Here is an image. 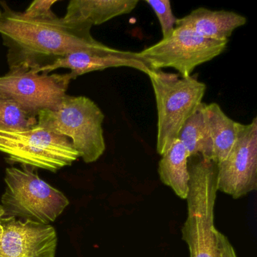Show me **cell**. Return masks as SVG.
<instances>
[{
	"instance_id": "1",
	"label": "cell",
	"mask_w": 257,
	"mask_h": 257,
	"mask_svg": "<svg viewBox=\"0 0 257 257\" xmlns=\"http://www.w3.org/2000/svg\"><path fill=\"white\" fill-rule=\"evenodd\" d=\"M0 17V36L8 48L10 71H31L76 52H98L108 47L91 34L87 23L68 22L55 16L29 19L4 5Z\"/></svg>"
},
{
	"instance_id": "2",
	"label": "cell",
	"mask_w": 257,
	"mask_h": 257,
	"mask_svg": "<svg viewBox=\"0 0 257 257\" xmlns=\"http://www.w3.org/2000/svg\"><path fill=\"white\" fill-rule=\"evenodd\" d=\"M189 159L188 215L182 237L189 246V257H219L214 225L217 165L201 156Z\"/></svg>"
},
{
	"instance_id": "3",
	"label": "cell",
	"mask_w": 257,
	"mask_h": 257,
	"mask_svg": "<svg viewBox=\"0 0 257 257\" xmlns=\"http://www.w3.org/2000/svg\"><path fill=\"white\" fill-rule=\"evenodd\" d=\"M104 118L100 107L88 97L66 95L56 109L38 112L37 125L67 137L82 160L92 163L106 150Z\"/></svg>"
},
{
	"instance_id": "4",
	"label": "cell",
	"mask_w": 257,
	"mask_h": 257,
	"mask_svg": "<svg viewBox=\"0 0 257 257\" xmlns=\"http://www.w3.org/2000/svg\"><path fill=\"white\" fill-rule=\"evenodd\" d=\"M158 112L156 150L165 154L177 139L186 121L198 110L207 86L198 76L180 79L178 74L159 71L149 73Z\"/></svg>"
},
{
	"instance_id": "5",
	"label": "cell",
	"mask_w": 257,
	"mask_h": 257,
	"mask_svg": "<svg viewBox=\"0 0 257 257\" xmlns=\"http://www.w3.org/2000/svg\"><path fill=\"white\" fill-rule=\"evenodd\" d=\"M35 169L27 165L7 168L1 205L9 217L49 225L70 202L63 192L42 180Z\"/></svg>"
},
{
	"instance_id": "6",
	"label": "cell",
	"mask_w": 257,
	"mask_h": 257,
	"mask_svg": "<svg viewBox=\"0 0 257 257\" xmlns=\"http://www.w3.org/2000/svg\"><path fill=\"white\" fill-rule=\"evenodd\" d=\"M0 153L8 156L10 164L56 172L80 158L71 141L37 125L17 132L0 129Z\"/></svg>"
},
{
	"instance_id": "7",
	"label": "cell",
	"mask_w": 257,
	"mask_h": 257,
	"mask_svg": "<svg viewBox=\"0 0 257 257\" xmlns=\"http://www.w3.org/2000/svg\"><path fill=\"white\" fill-rule=\"evenodd\" d=\"M228 42L207 40L189 28L176 26L169 35L138 55L153 71L173 68L187 78L197 67L223 53Z\"/></svg>"
},
{
	"instance_id": "8",
	"label": "cell",
	"mask_w": 257,
	"mask_h": 257,
	"mask_svg": "<svg viewBox=\"0 0 257 257\" xmlns=\"http://www.w3.org/2000/svg\"><path fill=\"white\" fill-rule=\"evenodd\" d=\"M70 73L39 74L31 71H9L0 76V97L10 99L21 106L38 114L55 109L67 95Z\"/></svg>"
},
{
	"instance_id": "9",
	"label": "cell",
	"mask_w": 257,
	"mask_h": 257,
	"mask_svg": "<svg viewBox=\"0 0 257 257\" xmlns=\"http://www.w3.org/2000/svg\"><path fill=\"white\" fill-rule=\"evenodd\" d=\"M217 165V191L241 198L257 187V118L243 124L235 144Z\"/></svg>"
},
{
	"instance_id": "10",
	"label": "cell",
	"mask_w": 257,
	"mask_h": 257,
	"mask_svg": "<svg viewBox=\"0 0 257 257\" xmlns=\"http://www.w3.org/2000/svg\"><path fill=\"white\" fill-rule=\"evenodd\" d=\"M57 244L52 225L10 217L0 239V257H55Z\"/></svg>"
},
{
	"instance_id": "11",
	"label": "cell",
	"mask_w": 257,
	"mask_h": 257,
	"mask_svg": "<svg viewBox=\"0 0 257 257\" xmlns=\"http://www.w3.org/2000/svg\"><path fill=\"white\" fill-rule=\"evenodd\" d=\"M116 67H129L139 70L148 76L153 70L138 57V52L122 51L108 46L98 52H76L69 54L55 63L41 69L38 73L49 74L59 68L70 70L73 79L91 72Z\"/></svg>"
},
{
	"instance_id": "12",
	"label": "cell",
	"mask_w": 257,
	"mask_h": 257,
	"mask_svg": "<svg viewBox=\"0 0 257 257\" xmlns=\"http://www.w3.org/2000/svg\"><path fill=\"white\" fill-rule=\"evenodd\" d=\"M246 18L233 12L212 11L199 7L189 15L177 19L176 26L185 27L203 38L214 41H228L237 28L244 26Z\"/></svg>"
},
{
	"instance_id": "13",
	"label": "cell",
	"mask_w": 257,
	"mask_h": 257,
	"mask_svg": "<svg viewBox=\"0 0 257 257\" xmlns=\"http://www.w3.org/2000/svg\"><path fill=\"white\" fill-rule=\"evenodd\" d=\"M138 0H71L63 19L68 22L100 25L123 15L130 14Z\"/></svg>"
},
{
	"instance_id": "14",
	"label": "cell",
	"mask_w": 257,
	"mask_h": 257,
	"mask_svg": "<svg viewBox=\"0 0 257 257\" xmlns=\"http://www.w3.org/2000/svg\"><path fill=\"white\" fill-rule=\"evenodd\" d=\"M201 107L213 144V162L218 164L231 151L243 124L230 118L217 103L202 102Z\"/></svg>"
},
{
	"instance_id": "15",
	"label": "cell",
	"mask_w": 257,
	"mask_h": 257,
	"mask_svg": "<svg viewBox=\"0 0 257 257\" xmlns=\"http://www.w3.org/2000/svg\"><path fill=\"white\" fill-rule=\"evenodd\" d=\"M189 157L186 147L177 139L169 150L162 155L159 163L158 171L161 181L171 188L182 199H186L189 192Z\"/></svg>"
},
{
	"instance_id": "16",
	"label": "cell",
	"mask_w": 257,
	"mask_h": 257,
	"mask_svg": "<svg viewBox=\"0 0 257 257\" xmlns=\"http://www.w3.org/2000/svg\"><path fill=\"white\" fill-rule=\"evenodd\" d=\"M177 139L186 147L190 157L201 156L203 159L213 162V144L201 105L186 121Z\"/></svg>"
},
{
	"instance_id": "17",
	"label": "cell",
	"mask_w": 257,
	"mask_h": 257,
	"mask_svg": "<svg viewBox=\"0 0 257 257\" xmlns=\"http://www.w3.org/2000/svg\"><path fill=\"white\" fill-rule=\"evenodd\" d=\"M38 114L24 109L14 100L0 97V129L30 130L38 124Z\"/></svg>"
},
{
	"instance_id": "18",
	"label": "cell",
	"mask_w": 257,
	"mask_h": 257,
	"mask_svg": "<svg viewBox=\"0 0 257 257\" xmlns=\"http://www.w3.org/2000/svg\"><path fill=\"white\" fill-rule=\"evenodd\" d=\"M155 14L157 16L160 24L163 38L169 35L175 28L177 18L173 13L171 4L168 0H146Z\"/></svg>"
},
{
	"instance_id": "19",
	"label": "cell",
	"mask_w": 257,
	"mask_h": 257,
	"mask_svg": "<svg viewBox=\"0 0 257 257\" xmlns=\"http://www.w3.org/2000/svg\"><path fill=\"white\" fill-rule=\"evenodd\" d=\"M57 2V0L34 1L27 9L26 11L23 13V15L29 19H47L55 17L56 15L52 12V7Z\"/></svg>"
},
{
	"instance_id": "20",
	"label": "cell",
	"mask_w": 257,
	"mask_h": 257,
	"mask_svg": "<svg viewBox=\"0 0 257 257\" xmlns=\"http://www.w3.org/2000/svg\"><path fill=\"white\" fill-rule=\"evenodd\" d=\"M216 237L219 257H237L234 247L226 236L216 229Z\"/></svg>"
},
{
	"instance_id": "21",
	"label": "cell",
	"mask_w": 257,
	"mask_h": 257,
	"mask_svg": "<svg viewBox=\"0 0 257 257\" xmlns=\"http://www.w3.org/2000/svg\"><path fill=\"white\" fill-rule=\"evenodd\" d=\"M9 216L6 215L5 211L3 208L2 205H0V239L2 237L4 232V227L9 219Z\"/></svg>"
},
{
	"instance_id": "22",
	"label": "cell",
	"mask_w": 257,
	"mask_h": 257,
	"mask_svg": "<svg viewBox=\"0 0 257 257\" xmlns=\"http://www.w3.org/2000/svg\"><path fill=\"white\" fill-rule=\"evenodd\" d=\"M2 15H3V12L1 11V10H0V17H1V16H2Z\"/></svg>"
}]
</instances>
